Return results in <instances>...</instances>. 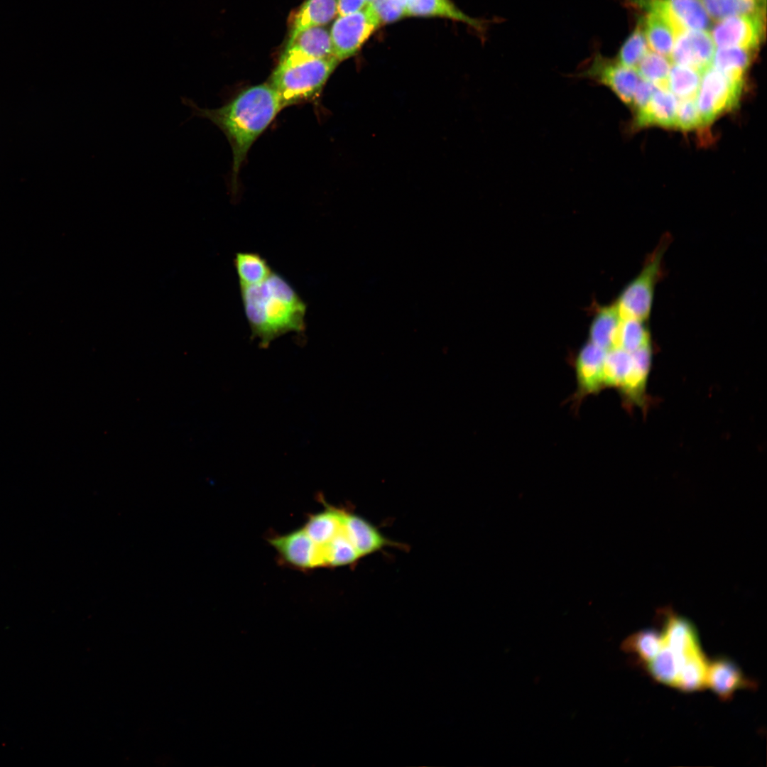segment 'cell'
Segmentation results:
<instances>
[{"label":"cell","mask_w":767,"mask_h":767,"mask_svg":"<svg viewBox=\"0 0 767 767\" xmlns=\"http://www.w3.org/2000/svg\"><path fill=\"white\" fill-rule=\"evenodd\" d=\"M621 317L616 304L601 308L590 328V342L607 352L616 348Z\"/></svg>","instance_id":"cell-22"},{"label":"cell","mask_w":767,"mask_h":767,"mask_svg":"<svg viewBox=\"0 0 767 767\" xmlns=\"http://www.w3.org/2000/svg\"><path fill=\"white\" fill-rule=\"evenodd\" d=\"M662 636L663 643L676 653L681 665L689 656L700 651L693 625L682 616L670 614L666 618Z\"/></svg>","instance_id":"cell-16"},{"label":"cell","mask_w":767,"mask_h":767,"mask_svg":"<svg viewBox=\"0 0 767 767\" xmlns=\"http://www.w3.org/2000/svg\"><path fill=\"white\" fill-rule=\"evenodd\" d=\"M381 25L393 23L406 16V4L401 0H374L370 3Z\"/></svg>","instance_id":"cell-37"},{"label":"cell","mask_w":767,"mask_h":767,"mask_svg":"<svg viewBox=\"0 0 767 767\" xmlns=\"http://www.w3.org/2000/svg\"><path fill=\"white\" fill-rule=\"evenodd\" d=\"M373 1H374V0H366V1H367L368 3H371V2H372Z\"/></svg>","instance_id":"cell-40"},{"label":"cell","mask_w":767,"mask_h":767,"mask_svg":"<svg viewBox=\"0 0 767 767\" xmlns=\"http://www.w3.org/2000/svg\"><path fill=\"white\" fill-rule=\"evenodd\" d=\"M650 334L643 320L632 317H621L616 348L630 353L651 344Z\"/></svg>","instance_id":"cell-29"},{"label":"cell","mask_w":767,"mask_h":767,"mask_svg":"<svg viewBox=\"0 0 767 767\" xmlns=\"http://www.w3.org/2000/svg\"><path fill=\"white\" fill-rule=\"evenodd\" d=\"M337 0H305L295 15L290 38L305 29L330 23L337 14Z\"/></svg>","instance_id":"cell-21"},{"label":"cell","mask_w":767,"mask_h":767,"mask_svg":"<svg viewBox=\"0 0 767 767\" xmlns=\"http://www.w3.org/2000/svg\"><path fill=\"white\" fill-rule=\"evenodd\" d=\"M368 4L366 0H337V15L342 16L356 13L363 9Z\"/></svg>","instance_id":"cell-39"},{"label":"cell","mask_w":767,"mask_h":767,"mask_svg":"<svg viewBox=\"0 0 767 767\" xmlns=\"http://www.w3.org/2000/svg\"><path fill=\"white\" fill-rule=\"evenodd\" d=\"M651 5L668 18L676 36L685 30L706 31L710 26L701 0H651Z\"/></svg>","instance_id":"cell-12"},{"label":"cell","mask_w":767,"mask_h":767,"mask_svg":"<svg viewBox=\"0 0 767 767\" xmlns=\"http://www.w3.org/2000/svg\"><path fill=\"white\" fill-rule=\"evenodd\" d=\"M380 26L370 3L356 13L338 16L330 31L333 56L339 62L354 56Z\"/></svg>","instance_id":"cell-6"},{"label":"cell","mask_w":767,"mask_h":767,"mask_svg":"<svg viewBox=\"0 0 767 767\" xmlns=\"http://www.w3.org/2000/svg\"><path fill=\"white\" fill-rule=\"evenodd\" d=\"M180 99L191 110L188 119H208L226 136L232 150V185L236 188L239 170L250 148L283 109L278 94L266 82L241 91L216 109L202 108L187 97Z\"/></svg>","instance_id":"cell-1"},{"label":"cell","mask_w":767,"mask_h":767,"mask_svg":"<svg viewBox=\"0 0 767 767\" xmlns=\"http://www.w3.org/2000/svg\"><path fill=\"white\" fill-rule=\"evenodd\" d=\"M407 16L442 17L461 21L482 33L486 22L463 13L451 0H407Z\"/></svg>","instance_id":"cell-17"},{"label":"cell","mask_w":767,"mask_h":767,"mask_svg":"<svg viewBox=\"0 0 767 767\" xmlns=\"http://www.w3.org/2000/svg\"><path fill=\"white\" fill-rule=\"evenodd\" d=\"M658 87L653 83L642 80H639L636 87L631 108L636 111L644 107L651 99Z\"/></svg>","instance_id":"cell-38"},{"label":"cell","mask_w":767,"mask_h":767,"mask_svg":"<svg viewBox=\"0 0 767 767\" xmlns=\"http://www.w3.org/2000/svg\"><path fill=\"white\" fill-rule=\"evenodd\" d=\"M678 102L668 89L657 88L648 104L635 112V125L674 127Z\"/></svg>","instance_id":"cell-14"},{"label":"cell","mask_w":767,"mask_h":767,"mask_svg":"<svg viewBox=\"0 0 767 767\" xmlns=\"http://www.w3.org/2000/svg\"><path fill=\"white\" fill-rule=\"evenodd\" d=\"M606 352L589 342L580 350L576 361L580 392L589 394L599 391L603 384V365Z\"/></svg>","instance_id":"cell-15"},{"label":"cell","mask_w":767,"mask_h":767,"mask_svg":"<svg viewBox=\"0 0 767 767\" xmlns=\"http://www.w3.org/2000/svg\"><path fill=\"white\" fill-rule=\"evenodd\" d=\"M631 356L630 370L620 387L630 398L638 401L644 392L651 362V344L631 352Z\"/></svg>","instance_id":"cell-24"},{"label":"cell","mask_w":767,"mask_h":767,"mask_svg":"<svg viewBox=\"0 0 767 767\" xmlns=\"http://www.w3.org/2000/svg\"><path fill=\"white\" fill-rule=\"evenodd\" d=\"M339 62L331 56L292 64L278 63L268 83L278 94L283 109L317 97Z\"/></svg>","instance_id":"cell-3"},{"label":"cell","mask_w":767,"mask_h":767,"mask_svg":"<svg viewBox=\"0 0 767 767\" xmlns=\"http://www.w3.org/2000/svg\"><path fill=\"white\" fill-rule=\"evenodd\" d=\"M765 31V14H743L719 20L711 36L719 48L741 47L757 50Z\"/></svg>","instance_id":"cell-8"},{"label":"cell","mask_w":767,"mask_h":767,"mask_svg":"<svg viewBox=\"0 0 767 767\" xmlns=\"http://www.w3.org/2000/svg\"><path fill=\"white\" fill-rule=\"evenodd\" d=\"M756 52L741 47L718 48L713 56L712 67L732 78L744 80Z\"/></svg>","instance_id":"cell-23"},{"label":"cell","mask_w":767,"mask_h":767,"mask_svg":"<svg viewBox=\"0 0 767 767\" xmlns=\"http://www.w3.org/2000/svg\"><path fill=\"white\" fill-rule=\"evenodd\" d=\"M283 561L300 570L323 567L320 548L304 528L268 539Z\"/></svg>","instance_id":"cell-9"},{"label":"cell","mask_w":767,"mask_h":767,"mask_svg":"<svg viewBox=\"0 0 767 767\" xmlns=\"http://www.w3.org/2000/svg\"><path fill=\"white\" fill-rule=\"evenodd\" d=\"M642 18L644 33L653 52L669 58L676 33L667 17L656 9H648Z\"/></svg>","instance_id":"cell-19"},{"label":"cell","mask_w":767,"mask_h":767,"mask_svg":"<svg viewBox=\"0 0 767 767\" xmlns=\"http://www.w3.org/2000/svg\"><path fill=\"white\" fill-rule=\"evenodd\" d=\"M670 67V59L653 51H647L636 70L643 80L653 83L659 88L668 89Z\"/></svg>","instance_id":"cell-33"},{"label":"cell","mask_w":767,"mask_h":767,"mask_svg":"<svg viewBox=\"0 0 767 767\" xmlns=\"http://www.w3.org/2000/svg\"><path fill=\"white\" fill-rule=\"evenodd\" d=\"M333 56L330 31L324 26L312 27L289 38L280 64L325 58Z\"/></svg>","instance_id":"cell-11"},{"label":"cell","mask_w":767,"mask_h":767,"mask_svg":"<svg viewBox=\"0 0 767 767\" xmlns=\"http://www.w3.org/2000/svg\"><path fill=\"white\" fill-rule=\"evenodd\" d=\"M320 548L323 567H334L352 565L361 557L343 530L331 541Z\"/></svg>","instance_id":"cell-30"},{"label":"cell","mask_w":767,"mask_h":767,"mask_svg":"<svg viewBox=\"0 0 767 767\" xmlns=\"http://www.w3.org/2000/svg\"><path fill=\"white\" fill-rule=\"evenodd\" d=\"M325 510L308 516L303 526L311 539L319 546L331 541L343 530L344 509L325 504Z\"/></svg>","instance_id":"cell-20"},{"label":"cell","mask_w":767,"mask_h":767,"mask_svg":"<svg viewBox=\"0 0 767 767\" xmlns=\"http://www.w3.org/2000/svg\"><path fill=\"white\" fill-rule=\"evenodd\" d=\"M585 79L609 88L625 104L631 106L633 94L639 82L636 70L622 65L612 59L594 52L575 73Z\"/></svg>","instance_id":"cell-7"},{"label":"cell","mask_w":767,"mask_h":767,"mask_svg":"<svg viewBox=\"0 0 767 767\" xmlns=\"http://www.w3.org/2000/svg\"><path fill=\"white\" fill-rule=\"evenodd\" d=\"M240 293L251 335L261 347L288 332L305 330L306 303L280 273L273 271L258 284L240 286Z\"/></svg>","instance_id":"cell-2"},{"label":"cell","mask_w":767,"mask_h":767,"mask_svg":"<svg viewBox=\"0 0 767 767\" xmlns=\"http://www.w3.org/2000/svg\"><path fill=\"white\" fill-rule=\"evenodd\" d=\"M234 266L240 286L258 284L266 279L273 271L265 258L251 251L236 253L234 259Z\"/></svg>","instance_id":"cell-25"},{"label":"cell","mask_w":767,"mask_h":767,"mask_svg":"<svg viewBox=\"0 0 767 767\" xmlns=\"http://www.w3.org/2000/svg\"><path fill=\"white\" fill-rule=\"evenodd\" d=\"M706 685L723 700L731 698L736 690L750 686L739 667L723 658L708 664Z\"/></svg>","instance_id":"cell-18"},{"label":"cell","mask_w":767,"mask_h":767,"mask_svg":"<svg viewBox=\"0 0 767 767\" xmlns=\"http://www.w3.org/2000/svg\"><path fill=\"white\" fill-rule=\"evenodd\" d=\"M647 44L641 19L633 31L623 43L616 59L622 65L636 70L638 64L648 51Z\"/></svg>","instance_id":"cell-35"},{"label":"cell","mask_w":767,"mask_h":767,"mask_svg":"<svg viewBox=\"0 0 767 767\" xmlns=\"http://www.w3.org/2000/svg\"><path fill=\"white\" fill-rule=\"evenodd\" d=\"M714 43L711 34L702 30H685L675 39L670 58L676 65L690 67L703 72L711 66Z\"/></svg>","instance_id":"cell-10"},{"label":"cell","mask_w":767,"mask_h":767,"mask_svg":"<svg viewBox=\"0 0 767 767\" xmlns=\"http://www.w3.org/2000/svg\"><path fill=\"white\" fill-rule=\"evenodd\" d=\"M714 20L743 14H765V0H701Z\"/></svg>","instance_id":"cell-26"},{"label":"cell","mask_w":767,"mask_h":767,"mask_svg":"<svg viewBox=\"0 0 767 767\" xmlns=\"http://www.w3.org/2000/svg\"><path fill=\"white\" fill-rule=\"evenodd\" d=\"M343 531L361 557L392 544L366 519L346 510L343 514Z\"/></svg>","instance_id":"cell-13"},{"label":"cell","mask_w":767,"mask_h":767,"mask_svg":"<svg viewBox=\"0 0 767 767\" xmlns=\"http://www.w3.org/2000/svg\"><path fill=\"white\" fill-rule=\"evenodd\" d=\"M663 644L662 633L654 630H643L629 637L623 643L626 651L635 653L641 660L648 663L658 653Z\"/></svg>","instance_id":"cell-34"},{"label":"cell","mask_w":767,"mask_h":767,"mask_svg":"<svg viewBox=\"0 0 767 767\" xmlns=\"http://www.w3.org/2000/svg\"><path fill=\"white\" fill-rule=\"evenodd\" d=\"M702 121L695 98L680 99L678 102L674 127L690 131L701 126Z\"/></svg>","instance_id":"cell-36"},{"label":"cell","mask_w":767,"mask_h":767,"mask_svg":"<svg viewBox=\"0 0 767 767\" xmlns=\"http://www.w3.org/2000/svg\"><path fill=\"white\" fill-rule=\"evenodd\" d=\"M632 364L631 353L614 348L606 352L603 365V384L621 386Z\"/></svg>","instance_id":"cell-32"},{"label":"cell","mask_w":767,"mask_h":767,"mask_svg":"<svg viewBox=\"0 0 767 767\" xmlns=\"http://www.w3.org/2000/svg\"><path fill=\"white\" fill-rule=\"evenodd\" d=\"M744 80L732 78L709 66L702 73L696 104L702 125H709L721 114L736 108Z\"/></svg>","instance_id":"cell-5"},{"label":"cell","mask_w":767,"mask_h":767,"mask_svg":"<svg viewBox=\"0 0 767 767\" xmlns=\"http://www.w3.org/2000/svg\"><path fill=\"white\" fill-rule=\"evenodd\" d=\"M665 234L644 261L639 274L625 288L616 303L621 317L646 320L651 312L656 284L663 277V255L670 243Z\"/></svg>","instance_id":"cell-4"},{"label":"cell","mask_w":767,"mask_h":767,"mask_svg":"<svg viewBox=\"0 0 767 767\" xmlns=\"http://www.w3.org/2000/svg\"><path fill=\"white\" fill-rule=\"evenodd\" d=\"M681 668V661L676 653L663 644L657 655L648 663L651 675L658 682L675 687Z\"/></svg>","instance_id":"cell-31"},{"label":"cell","mask_w":767,"mask_h":767,"mask_svg":"<svg viewBox=\"0 0 767 767\" xmlns=\"http://www.w3.org/2000/svg\"><path fill=\"white\" fill-rule=\"evenodd\" d=\"M702 72L687 66L675 64L670 67L668 89L680 99L695 98Z\"/></svg>","instance_id":"cell-28"},{"label":"cell","mask_w":767,"mask_h":767,"mask_svg":"<svg viewBox=\"0 0 767 767\" xmlns=\"http://www.w3.org/2000/svg\"><path fill=\"white\" fill-rule=\"evenodd\" d=\"M707 667L708 663L701 650L691 654L681 665L675 687L686 692L704 687Z\"/></svg>","instance_id":"cell-27"}]
</instances>
